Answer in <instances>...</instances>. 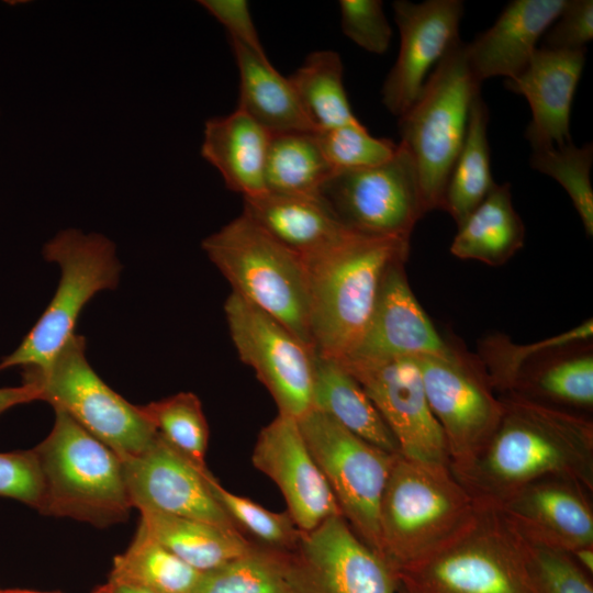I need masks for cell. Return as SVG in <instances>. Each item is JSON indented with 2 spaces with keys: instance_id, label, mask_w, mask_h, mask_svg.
Returning a JSON list of instances; mask_svg holds the SVG:
<instances>
[{
  "instance_id": "45",
  "label": "cell",
  "mask_w": 593,
  "mask_h": 593,
  "mask_svg": "<svg viewBox=\"0 0 593 593\" xmlns=\"http://www.w3.org/2000/svg\"><path fill=\"white\" fill-rule=\"evenodd\" d=\"M38 400L42 401L41 390L30 381H23L19 387L0 388V415L15 405Z\"/></svg>"
},
{
  "instance_id": "13",
  "label": "cell",
  "mask_w": 593,
  "mask_h": 593,
  "mask_svg": "<svg viewBox=\"0 0 593 593\" xmlns=\"http://www.w3.org/2000/svg\"><path fill=\"white\" fill-rule=\"evenodd\" d=\"M232 342L271 394L278 413L295 419L312 409L313 353L278 320L232 292L224 304Z\"/></svg>"
},
{
  "instance_id": "20",
  "label": "cell",
  "mask_w": 593,
  "mask_h": 593,
  "mask_svg": "<svg viewBox=\"0 0 593 593\" xmlns=\"http://www.w3.org/2000/svg\"><path fill=\"white\" fill-rule=\"evenodd\" d=\"M405 260H396L387 269L365 334L344 360L379 361L416 356L452 359L463 353L440 336L416 300L405 275Z\"/></svg>"
},
{
  "instance_id": "43",
  "label": "cell",
  "mask_w": 593,
  "mask_h": 593,
  "mask_svg": "<svg viewBox=\"0 0 593 593\" xmlns=\"http://www.w3.org/2000/svg\"><path fill=\"white\" fill-rule=\"evenodd\" d=\"M593 37V1L566 0L558 18L542 35V47L581 49Z\"/></svg>"
},
{
  "instance_id": "28",
  "label": "cell",
  "mask_w": 593,
  "mask_h": 593,
  "mask_svg": "<svg viewBox=\"0 0 593 593\" xmlns=\"http://www.w3.org/2000/svg\"><path fill=\"white\" fill-rule=\"evenodd\" d=\"M141 528L199 572L222 566L255 544L240 532L194 518L141 511Z\"/></svg>"
},
{
  "instance_id": "15",
  "label": "cell",
  "mask_w": 593,
  "mask_h": 593,
  "mask_svg": "<svg viewBox=\"0 0 593 593\" xmlns=\"http://www.w3.org/2000/svg\"><path fill=\"white\" fill-rule=\"evenodd\" d=\"M339 362L366 391L395 437L401 455L449 465L444 433L429 409L412 357Z\"/></svg>"
},
{
  "instance_id": "17",
  "label": "cell",
  "mask_w": 593,
  "mask_h": 593,
  "mask_svg": "<svg viewBox=\"0 0 593 593\" xmlns=\"http://www.w3.org/2000/svg\"><path fill=\"white\" fill-rule=\"evenodd\" d=\"M392 7L400 32V49L381 94L387 110L400 118L418 98L428 70L460 40L463 2L398 0Z\"/></svg>"
},
{
  "instance_id": "32",
  "label": "cell",
  "mask_w": 593,
  "mask_h": 593,
  "mask_svg": "<svg viewBox=\"0 0 593 593\" xmlns=\"http://www.w3.org/2000/svg\"><path fill=\"white\" fill-rule=\"evenodd\" d=\"M288 78L316 131L360 124L349 105L336 52L311 53Z\"/></svg>"
},
{
  "instance_id": "5",
  "label": "cell",
  "mask_w": 593,
  "mask_h": 593,
  "mask_svg": "<svg viewBox=\"0 0 593 593\" xmlns=\"http://www.w3.org/2000/svg\"><path fill=\"white\" fill-rule=\"evenodd\" d=\"M399 593H533L527 542L494 508L426 557L394 571Z\"/></svg>"
},
{
  "instance_id": "29",
  "label": "cell",
  "mask_w": 593,
  "mask_h": 593,
  "mask_svg": "<svg viewBox=\"0 0 593 593\" xmlns=\"http://www.w3.org/2000/svg\"><path fill=\"white\" fill-rule=\"evenodd\" d=\"M524 239L525 226L513 206L510 183H495L458 226L450 253L460 259L501 266L523 247Z\"/></svg>"
},
{
  "instance_id": "9",
  "label": "cell",
  "mask_w": 593,
  "mask_h": 593,
  "mask_svg": "<svg viewBox=\"0 0 593 593\" xmlns=\"http://www.w3.org/2000/svg\"><path fill=\"white\" fill-rule=\"evenodd\" d=\"M23 380L35 383L42 401L66 412L122 460L144 451L157 436L141 406L123 399L91 368L83 336H71L47 369L23 368Z\"/></svg>"
},
{
  "instance_id": "27",
  "label": "cell",
  "mask_w": 593,
  "mask_h": 593,
  "mask_svg": "<svg viewBox=\"0 0 593 593\" xmlns=\"http://www.w3.org/2000/svg\"><path fill=\"white\" fill-rule=\"evenodd\" d=\"M511 392L578 413L591 411L592 346L589 342L574 344L533 360L521 371Z\"/></svg>"
},
{
  "instance_id": "3",
  "label": "cell",
  "mask_w": 593,
  "mask_h": 593,
  "mask_svg": "<svg viewBox=\"0 0 593 593\" xmlns=\"http://www.w3.org/2000/svg\"><path fill=\"white\" fill-rule=\"evenodd\" d=\"M477 511L449 465L398 454L379 508L381 557L393 572L409 566L458 534Z\"/></svg>"
},
{
  "instance_id": "47",
  "label": "cell",
  "mask_w": 593,
  "mask_h": 593,
  "mask_svg": "<svg viewBox=\"0 0 593 593\" xmlns=\"http://www.w3.org/2000/svg\"><path fill=\"white\" fill-rule=\"evenodd\" d=\"M573 560L586 573L593 572V546L582 547L570 552Z\"/></svg>"
},
{
  "instance_id": "24",
  "label": "cell",
  "mask_w": 593,
  "mask_h": 593,
  "mask_svg": "<svg viewBox=\"0 0 593 593\" xmlns=\"http://www.w3.org/2000/svg\"><path fill=\"white\" fill-rule=\"evenodd\" d=\"M271 133L242 109L206 120L201 156L243 198L267 191L265 165Z\"/></svg>"
},
{
  "instance_id": "25",
  "label": "cell",
  "mask_w": 593,
  "mask_h": 593,
  "mask_svg": "<svg viewBox=\"0 0 593 593\" xmlns=\"http://www.w3.org/2000/svg\"><path fill=\"white\" fill-rule=\"evenodd\" d=\"M239 72L242 109L271 134L316 132L289 78L280 75L268 58L230 38Z\"/></svg>"
},
{
  "instance_id": "12",
  "label": "cell",
  "mask_w": 593,
  "mask_h": 593,
  "mask_svg": "<svg viewBox=\"0 0 593 593\" xmlns=\"http://www.w3.org/2000/svg\"><path fill=\"white\" fill-rule=\"evenodd\" d=\"M416 362L429 409L445 436L449 467H465L495 430L503 411L488 376L467 353L446 359L412 357Z\"/></svg>"
},
{
  "instance_id": "8",
  "label": "cell",
  "mask_w": 593,
  "mask_h": 593,
  "mask_svg": "<svg viewBox=\"0 0 593 593\" xmlns=\"http://www.w3.org/2000/svg\"><path fill=\"white\" fill-rule=\"evenodd\" d=\"M46 260L59 265L56 292L19 347L0 361V371L11 367L45 370L75 335L78 316L99 291L119 283L121 265L115 246L105 236L60 231L43 248Z\"/></svg>"
},
{
  "instance_id": "35",
  "label": "cell",
  "mask_w": 593,
  "mask_h": 593,
  "mask_svg": "<svg viewBox=\"0 0 593 593\" xmlns=\"http://www.w3.org/2000/svg\"><path fill=\"white\" fill-rule=\"evenodd\" d=\"M139 406L164 440L193 465L206 469L210 432L195 394L180 392Z\"/></svg>"
},
{
  "instance_id": "41",
  "label": "cell",
  "mask_w": 593,
  "mask_h": 593,
  "mask_svg": "<svg viewBox=\"0 0 593 593\" xmlns=\"http://www.w3.org/2000/svg\"><path fill=\"white\" fill-rule=\"evenodd\" d=\"M343 33L361 48L373 54L388 51L392 29L380 0L339 1Z\"/></svg>"
},
{
  "instance_id": "18",
  "label": "cell",
  "mask_w": 593,
  "mask_h": 593,
  "mask_svg": "<svg viewBox=\"0 0 593 593\" xmlns=\"http://www.w3.org/2000/svg\"><path fill=\"white\" fill-rule=\"evenodd\" d=\"M251 462L278 486L287 513L301 532H311L329 517L342 515L295 418L278 413L261 428Z\"/></svg>"
},
{
  "instance_id": "31",
  "label": "cell",
  "mask_w": 593,
  "mask_h": 593,
  "mask_svg": "<svg viewBox=\"0 0 593 593\" xmlns=\"http://www.w3.org/2000/svg\"><path fill=\"white\" fill-rule=\"evenodd\" d=\"M333 172L315 132L271 134L265 165L267 191L320 197L321 188Z\"/></svg>"
},
{
  "instance_id": "7",
  "label": "cell",
  "mask_w": 593,
  "mask_h": 593,
  "mask_svg": "<svg viewBox=\"0 0 593 593\" xmlns=\"http://www.w3.org/2000/svg\"><path fill=\"white\" fill-rule=\"evenodd\" d=\"M459 40L437 63L412 107L399 118L401 142L418 177L425 213L444 210L445 192L480 93Z\"/></svg>"
},
{
  "instance_id": "49",
  "label": "cell",
  "mask_w": 593,
  "mask_h": 593,
  "mask_svg": "<svg viewBox=\"0 0 593 593\" xmlns=\"http://www.w3.org/2000/svg\"><path fill=\"white\" fill-rule=\"evenodd\" d=\"M1 590V589H0Z\"/></svg>"
},
{
  "instance_id": "48",
  "label": "cell",
  "mask_w": 593,
  "mask_h": 593,
  "mask_svg": "<svg viewBox=\"0 0 593 593\" xmlns=\"http://www.w3.org/2000/svg\"><path fill=\"white\" fill-rule=\"evenodd\" d=\"M0 593H44L29 590H0Z\"/></svg>"
},
{
  "instance_id": "16",
  "label": "cell",
  "mask_w": 593,
  "mask_h": 593,
  "mask_svg": "<svg viewBox=\"0 0 593 593\" xmlns=\"http://www.w3.org/2000/svg\"><path fill=\"white\" fill-rule=\"evenodd\" d=\"M122 462L132 505L139 512L194 518L240 532L214 497L209 469L193 465L158 434L144 451Z\"/></svg>"
},
{
  "instance_id": "6",
  "label": "cell",
  "mask_w": 593,
  "mask_h": 593,
  "mask_svg": "<svg viewBox=\"0 0 593 593\" xmlns=\"http://www.w3.org/2000/svg\"><path fill=\"white\" fill-rule=\"evenodd\" d=\"M202 249L232 292L278 320L313 351L309 272L299 255L244 213L203 239Z\"/></svg>"
},
{
  "instance_id": "11",
  "label": "cell",
  "mask_w": 593,
  "mask_h": 593,
  "mask_svg": "<svg viewBox=\"0 0 593 593\" xmlns=\"http://www.w3.org/2000/svg\"><path fill=\"white\" fill-rule=\"evenodd\" d=\"M320 197L346 228L369 236L410 239L426 214L414 161L402 143L384 164L334 171Z\"/></svg>"
},
{
  "instance_id": "46",
  "label": "cell",
  "mask_w": 593,
  "mask_h": 593,
  "mask_svg": "<svg viewBox=\"0 0 593 593\" xmlns=\"http://www.w3.org/2000/svg\"><path fill=\"white\" fill-rule=\"evenodd\" d=\"M93 593H155L142 586L119 581L114 579L108 580L107 583L98 588Z\"/></svg>"
},
{
  "instance_id": "14",
  "label": "cell",
  "mask_w": 593,
  "mask_h": 593,
  "mask_svg": "<svg viewBox=\"0 0 593 593\" xmlns=\"http://www.w3.org/2000/svg\"><path fill=\"white\" fill-rule=\"evenodd\" d=\"M288 561L292 593H399L391 567L342 515L303 532Z\"/></svg>"
},
{
  "instance_id": "42",
  "label": "cell",
  "mask_w": 593,
  "mask_h": 593,
  "mask_svg": "<svg viewBox=\"0 0 593 593\" xmlns=\"http://www.w3.org/2000/svg\"><path fill=\"white\" fill-rule=\"evenodd\" d=\"M42 494V473L33 448L0 452V496L38 510Z\"/></svg>"
},
{
  "instance_id": "36",
  "label": "cell",
  "mask_w": 593,
  "mask_h": 593,
  "mask_svg": "<svg viewBox=\"0 0 593 593\" xmlns=\"http://www.w3.org/2000/svg\"><path fill=\"white\" fill-rule=\"evenodd\" d=\"M592 320L544 340L528 345H517L507 338L493 336L486 338L481 347V362L488 379L502 394L511 392L521 371L540 356L574 344L591 342Z\"/></svg>"
},
{
  "instance_id": "30",
  "label": "cell",
  "mask_w": 593,
  "mask_h": 593,
  "mask_svg": "<svg viewBox=\"0 0 593 593\" xmlns=\"http://www.w3.org/2000/svg\"><path fill=\"white\" fill-rule=\"evenodd\" d=\"M489 110L481 93L470 108L467 134L445 192L444 210L457 227L480 205L495 182L490 168Z\"/></svg>"
},
{
  "instance_id": "38",
  "label": "cell",
  "mask_w": 593,
  "mask_h": 593,
  "mask_svg": "<svg viewBox=\"0 0 593 593\" xmlns=\"http://www.w3.org/2000/svg\"><path fill=\"white\" fill-rule=\"evenodd\" d=\"M208 481L214 497L242 533L250 534L261 546L272 549L291 551L296 547L303 532L287 512L269 511L248 497L226 490L211 472Z\"/></svg>"
},
{
  "instance_id": "2",
  "label": "cell",
  "mask_w": 593,
  "mask_h": 593,
  "mask_svg": "<svg viewBox=\"0 0 593 593\" xmlns=\"http://www.w3.org/2000/svg\"><path fill=\"white\" fill-rule=\"evenodd\" d=\"M410 239L351 232L337 245L305 262L310 282L313 351L336 360L349 357L371 317L383 276L406 259Z\"/></svg>"
},
{
  "instance_id": "1",
  "label": "cell",
  "mask_w": 593,
  "mask_h": 593,
  "mask_svg": "<svg viewBox=\"0 0 593 593\" xmlns=\"http://www.w3.org/2000/svg\"><path fill=\"white\" fill-rule=\"evenodd\" d=\"M481 450L452 471L479 507L495 508L524 486L559 477L593 491V422L515 392Z\"/></svg>"
},
{
  "instance_id": "19",
  "label": "cell",
  "mask_w": 593,
  "mask_h": 593,
  "mask_svg": "<svg viewBox=\"0 0 593 593\" xmlns=\"http://www.w3.org/2000/svg\"><path fill=\"white\" fill-rule=\"evenodd\" d=\"M581 483L551 477L530 483L494 510L528 544L572 552L593 546V507Z\"/></svg>"
},
{
  "instance_id": "10",
  "label": "cell",
  "mask_w": 593,
  "mask_h": 593,
  "mask_svg": "<svg viewBox=\"0 0 593 593\" xmlns=\"http://www.w3.org/2000/svg\"><path fill=\"white\" fill-rule=\"evenodd\" d=\"M296 421L342 516L381 557L379 508L398 454L363 440L315 409Z\"/></svg>"
},
{
  "instance_id": "34",
  "label": "cell",
  "mask_w": 593,
  "mask_h": 593,
  "mask_svg": "<svg viewBox=\"0 0 593 593\" xmlns=\"http://www.w3.org/2000/svg\"><path fill=\"white\" fill-rule=\"evenodd\" d=\"M193 593H292L288 551L254 547L202 572Z\"/></svg>"
},
{
  "instance_id": "44",
  "label": "cell",
  "mask_w": 593,
  "mask_h": 593,
  "mask_svg": "<svg viewBox=\"0 0 593 593\" xmlns=\"http://www.w3.org/2000/svg\"><path fill=\"white\" fill-rule=\"evenodd\" d=\"M199 3L226 29L228 38L243 44L254 54L268 58L246 0H200Z\"/></svg>"
},
{
  "instance_id": "22",
  "label": "cell",
  "mask_w": 593,
  "mask_h": 593,
  "mask_svg": "<svg viewBox=\"0 0 593 593\" xmlns=\"http://www.w3.org/2000/svg\"><path fill=\"white\" fill-rule=\"evenodd\" d=\"M566 0H514L494 24L466 43V55L475 80L504 76L517 78L536 52V44L558 18Z\"/></svg>"
},
{
  "instance_id": "23",
  "label": "cell",
  "mask_w": 593,
  "mask_h": 593,
  "mask_svg": "<svg viewBox=\"0 0 593 593\" xmlns=\"http://www.w3.org/2000/svg\"><path fill=\"white\" fill-rule=\"evenodd\" d=\"M243 213L304 262L327 251L351 231L321 197L271 191L243 198Z\"/></svg>"
},
{
  "instance_id": "4",
  "label": "cell",
  "mask_w": 593,
  "mask_h": 593,
  "mask_svg": "<svg viewBox=\"0 0 593 593\" xmlns=\"http://www.w3.org/2000/svg\"><path fill=\"white\" fill-rule=\"evenodd\" d=\"M54 410L51 433L33 448L43 480L37 511L97 527L126 521L134 507L122 459L66 412Z\"/></svg>"
},
{
  "instance_id": "39",
  "label": "cell",
  "mask_w": 593,
  "mask_h": 593,
  "mask_svg": "<svg viewBox=\"0 0 593 593\" xmlns=\"http://www.w3.org/2000/svg\"><path fill=\"white\" fill-rule=\"evenodd\" d=\"M320 147L334 171L374 167L390 160L398 144L374 137L360 123L315 132Z\"/></svg>"
},
{
  "instance_id": "21",
  "label": "cell",
  "mask_w": 593,
  "mask_h": 593,
  "mask_svg": "<svg viewBox=\"0 0 593 593\" xmlns=\"http://www.w3.org/2000/svg\"><path fill=\"white\" fill-rule=\"evenodd\" d=\"M585 53L586 48H537L525 70L505 81L508 90L524 96L529 103L533 119L525 137L533 150L572 142L570 112Z\"/></svg>"
},
{
  "instance_id": "33",
  "label": "cell",
  "mask_w": 593,
  "mask_h": 593,
  "mask_svg": "<svg viewBox=\"0 0 593 593\" xmlns=\"http://www.w3.org/2000/svg\"><path fill=\"white\" fill-rule=\"evenodd\" d=\"M201 572L137 528L127 549L113 560L110 579L155 593H193Z\"/></svg>"
},
{
  "instance_id": "37",
  "label": "cell",
  "mask_w": 593,
  "mask_h": 593,
  "mask_svg": "<svg viewBox=\"0 0 593 593\" xmlns=\"http://www.w3.org/2000/svg\"><path fill=\"white\" fill-rule=\"evenodd\" d=\"M592 161V144L578 147L572 142L562 147L534 149L529 159L532 168L550 176L568 192L588 236L593 235Z\"/></svg>"
},
{
  "instance_id": "40",
  "label": "cell",
  "mask_w": 593,
  "mask_h": 593,
  "mask_svg": "<svg viewBox=\"0 0 593 593\" xmlns=\"http://www.w3.org/2000/svg\"><path fill=\"white\" fill-rule=\"evenodd\" d=\"M533 593H593L589 573L569 552L527 542Z\"/></svg>"
},
{
  "instance_id": "26",
  "label": "cell",
  "mask_w": 593,
  "mask_h": 593,
  "mask_svg": "<svg viewBox=\"0 0 593 593\" xmlns=\"http://www.w3.org/2000/svg\"><path fill=\"white\" fill-rule=\"evenodd\" d=\"M312 409L378 448L400 454L395 437L359 382L338 360L315 353Z\"/></svg>"
}]
</instances>
